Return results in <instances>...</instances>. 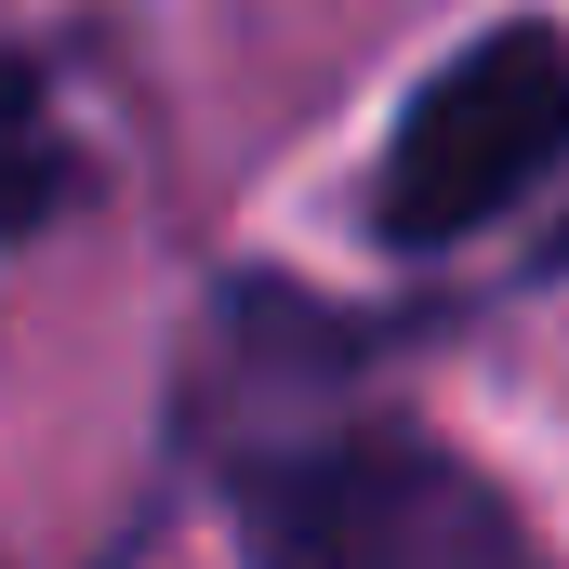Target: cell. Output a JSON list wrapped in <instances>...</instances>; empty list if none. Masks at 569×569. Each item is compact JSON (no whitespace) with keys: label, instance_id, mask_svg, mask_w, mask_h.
I'll return each instance as SVG.
<instances>
[{"label":"cell","instance_id":"cell-3","mask_svg":"<svg viewBox=\"0 0 569 569\" xmlns=\"http://www.w3.org/2000/svg\"><path fill=\"white\" fill-rule=\"evenodd\" d=\"M67 186H80V159H67V120H53L40 67L0 53V239H40L67 212Z\"/></svg>","mask_w":569,"mask_h":569},{"label":"cell","instance_id":"cell-2","mask_svg":"<svg viewBox=\"0 0 569 569\" xmlns=\"http://www.w3.org/2000/svg\"><path fill=\"white\" fill-rule=\"evenodd\" d=\"M252 543L305 569H437V557H517V517L437 437H331L252 477Z\"/></svg>","mask_w":569,"mask_h":569},{"label":"cell","instance_id":"cell-1","mask_svg":"<svg viewBox=\"0 0 569 569\" xmlns=\"http://www.w3.org/2000/svg\"><path fill=\"white\" fill-rule=\"evenodd\" d=\"M569 146V40L557 27H477L411 120L385 133V172H371V239L385 252H450L477 239L490 212H517V186H543Z\"/></svg>","mask_w":569,"mask_h":569},{"label":"cell","instance_id":"cell-4","mask_svg":"<svg viewBox=\"0 0 569 569\" xmlns=\"http://www.w3.org/2000/svg\"><path fill=\"white\" fill-rule=\"evenodd\" d=\"M557 266H569V239H557Z\"/></svg>","mask_w":569,"mask_h":569}]
</instances>
